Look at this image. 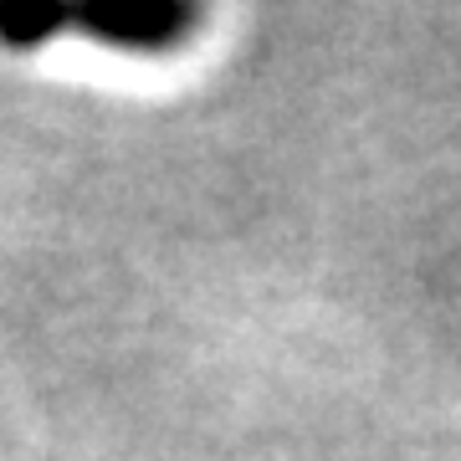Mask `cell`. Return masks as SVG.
Returning a JSON list of instances; mask_svg holds the SVG:
<instances>
[{
  "instance_id": "6da1fadb",
  "label": "cell",
  "mask_w": 461,
  "mask_h": 461,
  "mask_svg": "<svg viewBox=\"0 0 461 461\" xmlns=\"http://www.w3.org/2000/svg\"><path fill=\"white\" fill-rule=\"evenodd\" d=\"M200 5L190 0H98V5H57V32H87L118 51H175L200 26Z\"/></svg>"
}]
</instances>
